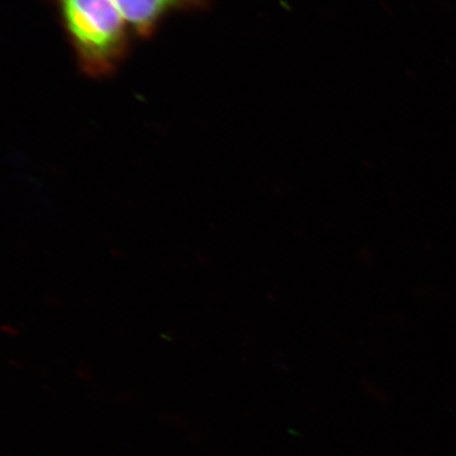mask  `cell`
I'll return each instance as SVG.
<instances>
[{
  "mask_svg": "<svg viewBox=\"0 0 456 456\" xmlns=\"http://www.w3.org/2000/svg\"><path fill=\"white\" fill-rule=\"evenodd\" d=\"M79 69L113 76L130 51L131 32L113 0H53Z\"/></svg>",
  "mask_w": 456,
  "mask_h": 456,
  "instance_id": "obj_1",
  "label": "cell"
},
{
  "mask_svg": "<svg viewBox=\"0 0 456 456\" xmlns=\"http://www.w3.org/2000/svg\"><path fill=\"white\" fill-rule=\"evenodd\" d=\"M113 3L131 34L150 39L169 16L208 10L212 0H113Z\"/></svg>",
  "mask_w": 456,
  "mask_h": 456,
  "instance_id": "obj_2",
  "label": "cell"
}]
</instances>
